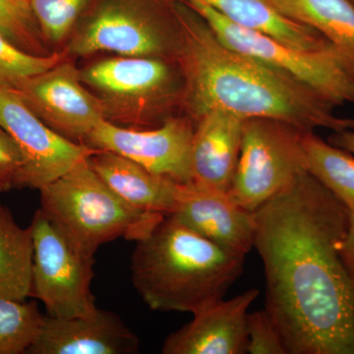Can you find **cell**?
I'll return each mask as SVG.
<instances>
[{
  "label": "cell",
  "mask_w": 354,
  "mask_h": 354,
  "mask_svg": "<svg viewBox=\"0 0 354 354\" xmlns=\"http://www.w3.org/2000/svg\"><path fill=\"white\" fill-rule=\"evenodd\" d=\"M254 216L265 309L286 354H354V277L341 252L348 209L306 171Z\"/></svg>",
  "instance_id": "obj_1"
},
{
  "label": "cell",
  "mask_w": 354,
  "mask_h": 354,
  "mask_svg": "<svg viewBox=\"0 0 354 354\" xmlns=\"http://www.w3.org/2000/svg\"><path fill=\"white\" fill-rule=\"evenodd\" d=\"M174 53L193 120L223 109L242 120L271 118L301 130L354 129V118L290 76L232 50L201 16L183 2L171 4Z\"/></svg>",
  "instance_id": "obj_2"
},
{
  "label": "cell",
  "mask_w": 354,
  "mask_h": 354,
  "mask_svg": "<svg viewBox=\"0 0 354 354\" xmlns=\"http://www.w3.org/2000/svg\"><path fill=\"white\" fill-rule=\"evenodd\" d=\"M135 242L132 283L156 311L196 313L223 299L243 272L245 256L221 248L171 215Z\"/></svg>",
  "instance_id": "obj_3"
},
{
  "label": "cell",
  "mask_w": 354,
  "mask_h": 354,
  "mask_svg": "<svg viewBox=\"0 0 354 354\" xmlns=\"http://www.w3.org/2000/svg\"><path fill=\"white\" fill-rule=\"evenodd\" d=\"M39 191L44 215L86 257L94 258L100 246L120 237L138 241L165 216L142 211L121 199L88 158Z\"/></svg>",
  "instance_id": "obj_4"
},
{
  "label": "cell",
  "mask_w": 354,
  "mask_h": 354,
  "mask_svg": "<svg viewBox=\"0 0 354 354\" xmlns=\"http://www.w3.org/2000/svg\"><path fill=\"white\" fill-rule=\"evenodd\" d=\"M171 4L160 0H90L68 50L80 57H165L174 50Z\"/></svg>",
  "instance_id": "obj_5"
},
{
  "label": "cell",
  "mask_w": 354,
  "mask_h": 354,
  "mask_svg": "<svg viewBox=\"0 0 354 354\" xmlns=\"http://www.w3.org/2000/svg\"><path fill=\"white\" fill-rule=\"evenodd\" d=\"M81 80L94 88L106 120L114 124L157 127L164 111L177 97L171 65L160 57H121L102 60L80 72Z\"/></svg>",
  "instance_id": "obj_6"
},
{
  "label": "cell",
  "mask_w": 354,
  "mask_h": 354,
  "mask_svg": "<svg viewBox=\"0 0 354 354\" xmlns=\"http://www.w3.org/2000/svg\"><path fill=\"white\" fill-rule=\"evenodd\" d=\"M225 46L279 70L333 106L354 104V78L334 48L304 50L230 22L201 2L186 1Z\"/></svg>",
  "instance_id": "obj_7"
},
{
  "label": "cell",
  "mask_w": 354,
  "mask_h": 354,
  "mask_svg": "<svg viewBox=\"0 0 354 354\" xmlns=\"http://www.w3.org/2000/svg\"><path fill=\"white\" fill-rule=\"evenodd\" d=\"M298 128L271 118H246L241 153L227 193L254 212L307 171Z\"/></svg>",
  "instance_id": "obj_8"
},
{
  "label": "cell",
  "mask_w": 354,
  "mask_h": 354,
  "mask_svg": "<svg viewBox=\"0 0 354 354\" xmlns=\"http://www.w3.org/2000/svg\"><path fill=\"white\" fill-rule=\"evenodd\" d=\"M34 241L30 297L43 302L48 315L70 318L94 313V258L76 251L41 209L30 225Z\"/></svg>",
  "instance_id": "obj_9"
},
{
  "label": "cell",
  "mask_w": 354,
  "mask_h": 354,
  "mask_svg": "<svg viewBox=\"0 0 354 354\" xmlns=\"http://www.w3.org/2000/svg\"><path fill=\"white\" fill-rule=\"evenodd\" d=\"M0 125L22 155L17 189H41L95 151L65 138L39 120L12 87L0 83Z\"/></svg>",
  "instance_id": "obj_10"
},
{
  "label": "cell",
  "mask_w": 354,
  "mask_h": 354,
  "mask_svg": "<svg viewBox=\"0 0 354 354\" xmlns=\"http://www.w3.org/2000/svg\"><path fill=\"white\" fill-rule=\"evenodd\" d=\"M195 121L169 116L153 128L121 127L104 120L91 131L84 145L134 160L149 171L178 183H191V148Z\"/></svg>",
  "instance_id": "obj_11"
},
{
  "label": "cell",
  "mask_w": 354,
  "mask_h": 354,
  "mask_svg": "<svg viewBox=\"0 0 354 354\" xmlns=\"http://www.w3.org/2000/svg\"><path fill=\"white\" fill-rule=\"evenodd\" d=\"M13 88L39 120L76 143L83 144L106 120L99 97L86 88L80 71L64 60Z\"/></svg>",
  "instance_id": "obj_12"
},
{
  "label": "cell",
  "mask_w": 354,
  "mask_h": 354,
  "mask_svg": "<svg viewBox=\"0 0 354 354\" xmlns=\"http://www.w3.org/2000/svg\"><path fill=\"white\" fill-rule=\"evenodd\" d=\"M174 218L230 252L246 256L254 248L256 221L252 212L235 203L227 192L180 184Z\"/></svg>",
  "instance_id": "obj_13"
},
{
  "label": "cell",
  "mask_w": 354,
  "mask_h": 354,
  "mask_svg": "<svg viewBox=\"0 0 354 354\" xmlns=\"http://www.w3.org/2000/svg\"><path fill=\"white\" fill-rule=\"evenodd\" d=\"M138 337L108 310L87 316L59 318L44 315L39 334L28 354H134Z\"/></svg>",
  "instance_id": "obj_14"
},
{
  "label": "cell",
  "mask_w": 354,
  "mask_h": 354,
  "mask_svg": "<svg viewBox=\"0 0 354 354\" xmlns=\"http://www.w3.org/2000/svg\"><path fill=\"white\" fill-rule=\"evenodd\" d=\"M249 290L230 300L221 299L193 314V320L165 339L164 354H244L247 315L257 298Z\"/></svg>",
  "instance_id": "obj_15"
},
{
  "label": "cell",
  "mask_w": 354,
  "mask_h": 354,
  "mask_svg": "<svg viewBox=\"0 0 354 354\" xmlns=\"http://www.w3.org/2000/svg\"><path fill=\"white\" fill-rule=\"evenodd\" d=\"M243 120L223 109L195 118L191 148V183L227 192L241 153Z\"/></svg>",
  "instance_id": "obj_16"
},
{
  "label": "cell",
  "mask_w": 354,
  "mask_h": 354,
  "mask_svg": "<svg viewBox=\"0 0 354 354\" xmlns=\"http://www.w3.org/2000/svg\"><path fill=\"white\" fill-rule=\"evenodd\" d=\"M88 164L128 204L142 211L171 215L180 184L149 171L134 160L108 151H95Z\"/></svg>",
  "instance_id": "obj_17"
},
{
  "label": "cell",
  "mask_w": 354,
  "mask_h": 354,
  "mask_svg": "<svg viewBox=\"0 0 354 354\" xmlns=\"http://www.w3.org/2000/svg\"><path fill=\"white\" fill-rule=\"evenodd\" d=\"M165 3L198 1L211 7L234 24L264 32L279 41L304 50L333 48L320 32L291 19L272 0H160Z\"/></svg>",
  "instance_id": "obj_18"
},
{
  "label": "cell",
  "mask_w": 354,
  "mask_h": 354,
  "mask_svg": "<svg viewBox=\"0 0 354 354\" xmlns=\"http://www.w3.org/2000/svg\"><path fill=\"white\" fill-rule=\"evenodd\" d=\"M291 19L315 29L337 50L354 78V6L348 0H272Z\"/></svg>",
  "instance_id": "obj_19"
},
{
  "label": "cell",
  "mask_w": 354,
  "mask_h": 354,
  "mask_svg": "<svg viewBox=\"0 0 354 354\" xmlns=\"http://www.w3.org/2000/svg\"><path fill=\"white\" fill-rule=\"evenodd\" d=\"M32 258L31 227H21L0 204V297L17 301L30 297Z\"/></svg>",
  "instance_id": "obj_20"
},
{
  "label": "cell",
  "mask_w": 354,
  "mask_h": 354,
  "mask_svg": "<svg viewBox=\"0 0 354 354\" xmlns=\"http://www.w3.org/2000/svg\"><path fill=\"white\" fill-rule=\"evenodd\" d=\"M307 171L354 212V157L324 141L312 130H300Z\"/></svg>",
  "instance_id": "obj_21"
},
{
  "label": "cell",
  "mask_w": 354,
  "mask_h": 354,
  "mask_svg": "<svg viewBox=\"0 0 354 354\" xmlns=\"http://www.w3.org/2000/svg\"><path fill=\"white\" fill-rule=\"evenodd\" d=\"M43 317L36 302L0 297V354L27 353Z\"/></svg>",
  "instance_id": "obj_22"
},
{
  "label": "cell",
  "mask_w": 354,
  "mask_h": 354,
  "mask_svg": "<svg viewBox=\"0 0 354 354\" xmlns=\"http://www.w3.org/2000/svg\"><path fill=\"white\" fill-rule=\"evenodd\" d=\"M64 60L59 53L37 55L13 44L0 32V83L15 88L18 84L48 71Z\"/></svg>",
  "instance_id": "obj_23"
},
{
  "label": "cell",
  "mask_w": 354,
  "mask_h": 354,
  "mask_svg": "<svg viewBox=\"0 0 354 354\" xmlns=\"http://www.w3.org/2000/svg\"><path fill=\"white\" fill-rule=\"evenodd\" d=\"M0 32L28 53L48 55L29 0H0Z\"/></svg>",
  "instance_id": "obj_24"
},
{
  "label": "cell",
  "mask_w": 354,
  "mask_h": 354,
  "mask_svg": "<svg viewBox=\"0 0 354 354\" xmlns=\"http://www.w3.org/2000/svg\"><path fill=\"white\" fill-rule=\"evenodd\" d=\"M90 0H29L41 34L48 41L64 39L77 23Z\"/></svg>",
  "instance_id": "obj_25"
},
{
  "label": "cell",
  "mask_w": 354,
  "mask_h": 354,
  "mask_svg": "<svg viewBox=\"0 0 354 354\" xmlns=\"http://www.w3.org/2000/svg\"><path fill=\"white\" fill-rule=\"evenodd\" d=\"M247 334V353L286 354L279 330L267 310L248 313Z\"/></svg>",
  "instance_id": "obj_26"
},
{
  "label": "cell",
  "mask_w": 354,
  "mask_h": 354,
  "mask_svg": "<svg viewBox=\"0 0 354 354\" xmlns=\"http://www.w3.org/2000/svg\"><path fill=\"white\" fill-rule=\"evenodd\" d=\"M22 164L19 148L0 125V196L17 188Z\"/></svg>",
  "instance_id": "obj_27"
},
{
  "label": "cell",
  "mask_w": 354,
  "mask_h": 354,
  "mask_svg": "<svg viewBox=\"0 0 354 354\" xmlns=\"http://www.w3.org/2000/svg\"><path fill=\"white\" fill-rule=\"evenodd\" d=\"M341 252L342 259L354 277V212H349L348 230L342 241Z\"/></svg>",
  "instance_id": "obj_28"
},
{
  "label": "cell",
  "mask_w": 354,
  "mask_h": 354,
  "mask_svg": "<svg viewBox=\"0 0 354 354\" xmlns=\"http://www.w3.org/2000/svg\"><path fill=\"white\" fill-rule=\"evenodd\" d=\"M328 142L332 145L344 149L348 152L354 153V129L344 131L333 132Z\"/></svg>",
  "instance_id": "obj_29"
},
{
  "label": "cell",
  "mask_w": 354,
  "mask_h": 354,
  "mask_svg": "<svg viewBox=\"0 0 354 354\" xmlns=\"http://www.w3.org/2000/svg\"><path fill=\"white\" fill-rule=\"evenodd\" d=\"M348 1L354 6V0H348Z\"/></svg>",
  "instance_id": "obj_30"
}]
</instances>
